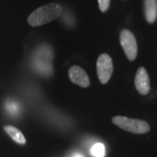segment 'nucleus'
Wrapping results in <instances>:
<instances>
[{
  "mask_svg": "<svg viewBox=\"0 0 157 157\" xmlns=\"http://www.w3.org/2000/svg\"><path fill=\"white\" fill-rule=\"evenodd\" d=\"M91 154L94 157H105L106 155L105 146L102 143H96L92 147Z\"/></svg>",
  "mask_w": 157,
  "mask_h": 157,
  "instance_id": "obj_9",
  "label": "nucleus"
},
{
  "mask_svg": "<svg viewBox=\"0 0 157 157\" xmlns=\"http://www.w3.org/2000/svg\"><path fill=\"white\" fill-rule=\"evenodd\" d=\"M4 129L6 132V134L9 135L15 142H17L18 144H21V145L25 144V142H26L25 137L19 129H17V128L11 126V125L5 126Z\"/></svg>",
  "mask_w": 157,
  "mask_h": 157,
  "instance_id": "obj_8",
  "label": "nucleus"
},
{
  "mask_svg": "<svg viewBox=\"0 0 157 157\" xmlns=\"http://www.w3.org/2000/svg\"><path fill=\"white\" fill-rule=\"evenodd\" d=\"M99 8L102 12H106L110 6V0H98Z\"/></svg>",
  "mask_w": 157,
  "mask_h": 157,
  "instance_id": "obj_10",
  "label": "nucleus"
},
{
  "mask_svg": "<svg viewBox=\"0 0 157 157\" xmlns=\"http://www.w3.org/2000/svg\"><path fill=\"white\" fill-rule=\"evenodd\" d=\"M70 80L81 87H88L90 86V79L86 73L78 66H73L69 69Z\"/></svg>",
  "mask_w": 157,
  "mask_h": 157,
  "instance_id": "obj_6",
  "label": "nucleus"
},
{
  "mask_svg": "<svg viewBox=\"0 0 157 157\" xmlns=\"http://www.w3.org/2000/svg\"><path fill=\"white\" fill-rule=\"evenodd\" d=\"M62 7L58 4H49L41 6L28 17V23L32 26H39L50 23L60 16Z\"/></svg>",
  "mask_w": 157,
  "mask_h": 157,
  "instance_id": "obj_1",
  "label": "nucleus"
},
{
  "mask_svg": "<svg viewBox=\"0 0 157 157\" xmlns=\"http://www.w3.org/2000/svg\"><path fill=\"white\" fill-rule=\"evenodd\" d=\"M73 157H84L82 155H80V154H75V155H73Z\"/></svg>",
  "mask_w": 157,
  "mask_h": 157,
  "instance_id": "obj_11",
  "label": "nucleus"
},
{
  "mask_svg": "<svg viewBox=\"0 0 157 157\" xmlns=\"http://www.w3.org/2000/svg\"><path fill=\"white\" fill-rule=\"evenodd\" d=\"M112 121L120 128L132 134L143 135L150 131V126L148 123L138 119H132L125 116H114L113 117Z\"/></svg>",
  "mask_w": 157,
  "mask_h": 157,
  "instance_id": "obj_2",
  "label": "nucleus"
},
{
  "mask_svg": "<svg viewBox=\"0 0 157 157\" xmlns=\"http://www.w3.org/2000/svg\"><path fill=\"white\" fill-rule=\"evenodd\" d=\"M144 13L147 21L153 24L157 18V0H144Z\"/></svg>",
  "mask_w": 157,
  "mask_h": 157,
  "instance_id": "obj_7",
  "label": "nucleus"
},
{
  "mask_svg": "<svg viewBox=\"0 0 157 157\" xmlns=\"http://www.w3.org/2000/svg\"><path fill=\"white\" fill-rule=\"evenodd\" d=\"M120 42L124 52L130 61H134L137 57V42L134 34L129 30H122L120 34Z\"/></svg>",
  "mask_w": 157,
  "mask_h": 157,
  "instance_id": "obj_3",
  "label": "nucleus"
},
{
  "mask_svg": "<svg viewBox=\"0 0 157 157\" xmlns=\"http://www.w3.org/2000/svg\"><path fill=\"white\" fill-rule=\"evenodd\" d=\"M113 71V60L107 53L101 54L97 59V74L101 83L107 84Z\"/></svg>",
  "mask_w": 157,
  "mask_h": 157,
  "instance_id": "obj_4",
  "label": "nucleus"
},
{
  "mask_svg": "<svg viewBox=\"0 0 157 157\" xmlns=\"http://www.w3.org/2000/svg\"><path fill=\"white\" fill-rule=\"evenodd\" d=\"M135 85L137 91L141 95H147L150 91V80L147 70L144 67H140L135 74Z\"/></svg>",
  "mask_w": 157,
  "mask_h": 157,
  "instance_id": "obj_5",
  "label": "nucleus"
}]
</instances>
